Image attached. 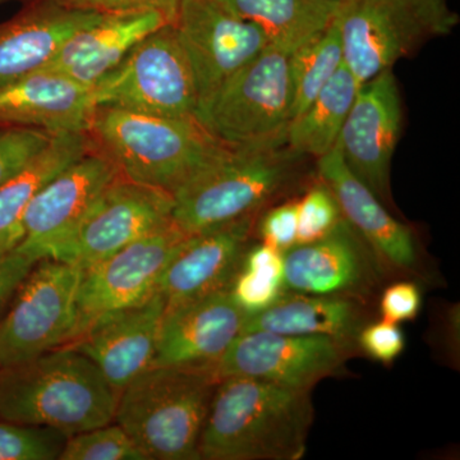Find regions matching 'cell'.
Listing matches in <instances>:
<instances>
[{
	"instance_id": "cell-36",
	"label": "cell",
	"mask_w": 460,
	"mask_h": 460,
	"mask_svg": "<svg viewBox=\"0 0 460 460\" xmlns=\"http://www.w3.org/2000/svg\"><path fill=\"white\" fill-rule=\"evenodd\" d=\"M422 295L416 283L399 281L384 290L380 301L381 319L398 323L413 321L419 316Z\"/></svg>"
},
{
	"instance_id": "cell-17",
	"label": "cell",
	"mask_w": 460,
	"mask_h": 460,
	"mask_svg": "<svg viewBox=\"0 0 460 460\" xmlns=\"http://www.w3.org/2000/svg\"><path fill=\"white\" fill-rule=\"evenodd\" d=\"M248 314L230 290L165 305L153 366H213L241 334Z\"/></svg>"
},
{
	"instance_id": "cell-9",
	"label": "cell",
	"mask_w": 460,
	"mask_h": 460,
	"mask_svg": "<svg viewBox=\"0 0 460 460\" xmlns=\"http://www.w3.org/2000/svg\"><path fill=\"white\" fill-rule=\"evenodd\" d=\"M83 269L59 260L33 265L0 321V367L74 343Z\"/></svg>"
},
{
	"instance_id": "cell-20",
	"label": "cell",
	"mask_w": 460,
	"mask_h": 460,
	"mask_svg": "<svg viewBox=\"0 0 460 460\" xmlns=\"http://www.w3.org/2000/svg\"><path fill=\"white\" fill-rule=\"evenodd\" d=\"M320 181L334 193L341 215L378 261L396 270H413L417 247L413 232L390 215L381 199L345 164L337 147L317 159Z\"/></svg>"
},
{
	"instance_id": "cell-18",
	"label": "cell",
	"mask_w": 460,
	"mask_h": 460,
	"mask_svg": "<svg viewBox=\"0 0 460 460\" xmlns=\"http://www.w3.org/2000/svg\"><path fill=\"white\" fill-rule=\"evenodd\" d=\"M259 215L190 234L166 266L159 292L165 305L230 290L251 246Z\"/></svg>"
},
{
	"instance_id": "cell-4",
	"label": "cell",
	"mask_w": 460,
	"mask_h": 460,
	"mask_svg": "<svg viewBox=\"0 0 460 460\" xmlns=\"http://www.w3.org/2000/svg\"><path fill=\"white\" fill-rule=\"evenodd\" d=\"M217 383L214 365L151 366L119 393L114 422L148 460H199Z\"/></svg>"
},
{
	"instance_id": "cell-24",
	"label": "cell",
	"mask_w": 460,
	"mask_h": 460,
	"mask_svg": "<svg viewBox=\"0 0 460 460\" xmlns=\"http://www.w3.org/2000/svg\"><path fill=\"white\" fill-rule=\"evenodd\" d=\"M362 302L349 296L304 295L286 290L270 307L250 314L242 332L326 335L357 347V334L365 325Z\"/></svg>"
},
{
	"instance_id": "cell-15",
	"label": "cell",
	"mask_w": 460,
	"mask_h": 460,
	"mask_svg": "<svg viewBox=\"0 0 460 460\" xmlns=\"http://www.w3.org/2000/svg\"><path fill=\"white\" fill-rule=\"evenodd\" d=\"M401 91L393 68L359 86L339 135L345 164L380 199L390 196V166L401 137Z\"/></svg>"
},
{
	"instance_id": "cell-25",
	"label": "cell",
	"mask_w": 460,
	"mask_h": 460,
	"mask_svg": "<svg viewBox=\"0 0 460 460\" xmlns=\"http://www.w3.org/2000/svg\"><path fill=\"white\" fill-rule=\"evenodd\" d=\"M89 148L84 131L57 133L20 174L0 187V259L22 241V219L35 193Z\"/></svg>"
},
{
	"instance_id": "cell-13",
	"label": "cell",
	"mask_w": 460,
	"mask_h": 460,
	"mask_svg": "<svg viewBox=\"0 0 460 460\" xmlns=\"http://www.w3.org/2000/svg\"><path fill=\"white\" fill-rule=\"evenodd\" d=\"M113 163L90 146L44 184L27 206L18 252L33 261L57 259L102 190L119 175Z\"/></svg>"
},
{
	"instance_id": "cell-32",
	"label": "cell",
	"mask_w": 460,
	"mask_h": 460,
	"mask_svg": "<svg viewBox=\"0 0 460 460\" xmlns=\"http://www.w3.org/2000/svg\"><path fill=\"white\" fill-rule=\"evenodd\" d=\"M334 193L323 181L314 184L298 201L296 243L305 244L326 237L343 220Z\"/></svg>"
},
{
	"instance_id": "cell-29",
	"label": "cell",
	"mask_w": 460,
	"mask_h": 460,
	"mask_svg": "<svg viewBox=\"0 0 460 460\" xmlns=\"http://www.w3.org/2000/svg\"><path fill=\"white\" fill-rule=\"evenodd\" d=\"M284 292V253L265 243L248 247L241 270L230 287L239 307L248 316L261 313Z\"/></svg>"
},
{
	"instance_id": "cell-31",
	"label": "cell",
	"mask_w": 460,
	"mask_h": 460,
	"mask_svg": "<svg viewBox=\"0 0 460 460\" xmlns=\"http://www.w3.org/2000/svg\"><path fill=\"white\" fill-rule=\"evenodd\" d=\"M66 436L56 429L17 425L0 419V460H56Z\"/></svg>"
},
{
	"instance_id": "cell-11",
	"label": "cell",
	"mask_w": 460,
	"mask_h": 460,
	"mask_svg": "<svg viewBox=\"0 0 460 460\" xmlns=\"http://www.w3.org/2000/svg\"><path fill=\"white\" fill-rule=\"evenodd\" d=\"M356 345L326 335L242 332L214 365L217 378L255 377L292 389L313 390L343 368Z\"/></svg>"
},
{
	"instance_id": "cell-5",
	"label": "cell",
	"mask_w": 460,
	"mask_h": 460,
	"mask_svg": "<svg viewBox=\"0 0 460 460\" xmlns=\"http://www.w3.org/2000/svg\"><path fill=\"white\" fill-rule=\"evenodd\" d=\"M301 157L286 136L229 145L219 162L174 196L172 220L190 235L259 215L295 180Z\"/></svg>"
},
{
	"instance_id": "cell-33",
	"label": "cell",
	"mask_w": 460,
	"mask_h": 460,
	"mask_svg": "<svg viewBox=\"0 0 460 460\" xmlns=\"http://www.w3.org/2000/svg\"><path fill=\"white\" fill-rule=\"evenodd\" d=\"M57 133L25 127H0V187L20 174Z\"/></svg>"
},
{
	"instance_id": "cell-38",
	"label": "cell",
	"mask_w": 460,
	"mask_h": 460,
	"mask_svg": "<svg viewBox=\"0 0 460 460\" xmlns=\"http://www.w3.org/2000/svg\"><path fill=\"white\" fill-rule=\"evenodd\" d=\"M35 263L18 251L0 259V310L16 295Z\"/></svg>"
},
{
	"instance_id": "cell-19",
	"label": "cell",
	"mask_w": 460,
	"mask_h": 460,
	"mask_svg": "<svg viewBox=\"0 0 460 460\" xmlns=\"http://www.w3.org/2000/svg\"><path fill=\"white\" fill-rule=\"evenodd\" d=\"M165 299L157 292L147 301L93 323L71 347L95 363L119 394L154 365Z\"/></svg>"
},
{
	"instance_id": "cell-34",
	"label": "cell",
	"mask_w": 460,
	"mask_h": 460,
	"mask_svg": "<svg viewBox=\"0 0 460 460\" xmlns=\"http://www.w3.org/2000/svg\"><path fill=\"white\" fill-rule=\"evenodd\" d=\"M357 348L374 361L392 365L405 349V337L396 323L381 319L365 323L356 338Z\"/></svg>"
},
{
	"instance_id": "cell-39",
	"label": "cell",
	"mask_w": 460,
	"mask_h": 460,
	"mask_svg": "<svg viewBox=\"0 0 460 460\" xmlns=\"http://www.w3.org/2000/svg\"><path fill=\"white\" fill-rule=\"evenodd\" d=\"M18 2V3H26L27 0H0V5L7 4V3Z\"/></svg>"
},
{
	"instance_id": "cell-10",
	"label": "cell",
	"mask_w": 460,
	"mask_h": 460,
	"mask_svg": "<svg viewBox=\"0 0 460 460\" xmlns=\"http://www.w3.org/2000/svg\"><path fill=\"white\" fill-rule=\"evenodd\" d=\"M187 237L172 220L83 269L74 343L102 317L140 305L159 292L166 266Z\"/></svg>"
},
{
	"instance_id": "cell-12",
	"label": "cell",
	"mask_w": 460,
	"mask_h": 460,
	"mask_svg": "<svg viewBox=\"0 0 460 460\" xmlns=\"http://www.w3.org/2000/svg\"><path fill=\"white\" fill-rule=\"evenodd\" d=\"M172 210V195L119 174L53 260L87 268L171 223Z\"/></svg>"
},
{
	"instance_id": "cell-7",
	"label": "cell",
	"mask_w": 460,
	"mask_h": 460,
	"mask_svg": "<svg viewBox=\"0 0 460 460\" xmlns=\"http://www.w3.org/2000/svg\"><path fill=\"white\" fill-rule=\"evenodd\" d=\"M292 104L289 54L269 45L226 81L196 118L224 144H260L286 136Z\"/></svg>"
},
{
	"instance_id": "cell-6",
	"label": "cell",
	"mask_w": 460,
	"mask_h": 460,
	"mask_svg": "<svg viewBox=\"0 0 460 460\" xmlns=\"http://www.w3.org/2000/svg\"><path fill=\"white\" fill-rule=\"evenodd\" d=\"M335 20L344 65L361 84L459 25L447 0H347Z\"/></svg>"
},
{
	"instance_id": "cell-37",
	"label": "cell",
	"mask_w": 460,
	"mask_h": 460,
	"mask_svg": "<svg viewBox=\"0 0 460 460\" xmlns=\"http://www.w3.org/2000/svg\"><path fill=\"white\" fill-rule=\"evenodd\" d=\"M63 7L93 13L117 12L159 11L174 21L181 0H56Z\"/></svg>"
},
{
	"instance_id": "cell-21",
	"label": "cell",
	"mask_w": 460,
	"mask_h": 460,
	"mask_svg": "<svg viewBox=\"0 0 460 460\" xmlns=\"http://www.w3.org/2000/svg\"><path fill=\"white\" fill-rule=\"evenodd\" d=\"M169 23L172 18L159 11L102 14L95 22L72 33L44 68L93 90L137 42Z\"/></svg>"
},
{
	"instance_id": "cell-30",
	"label": "cell",
	"mask_w": 460,
	"mask_h": 460,
	"mask_svg": "<svg viewBox=\"0 0 460 460\" xmlns=\"http://www.w3.org/2000/svg\"><path fill=\"white\" fill-rule=\"evenodd\" d=\"M60 460H148L117 422L66 438Z\"/></svg>"
},
{
	"instance_id": "cell-26",
	"label": "cell",
	"mask_w": 460,
	"mask_h": 460,
	"mask_svg": "<svg viewBox=\"0 0 460 460\" xmlns=\"http://www.w3.org/2000/svg\"><path fill=\"white\" fill-rule=\"evenodd\" d=\"M259 27L272 47L292 54L332 22L339 0H219Z\"/></svg>"
},
{
	"instance_id": "cell-28",
	"label": "cell",
	"mask_w": 460,
	"mask_h": 460,
	"mask_svg": "<svg viewBox=\"0 0 460 460\" xmlns=\"http://www.w3.org/2000/svg\"><path fill=\"white\" fill-rule=\"evenodd\" d=\"M343 65V41L334 17L323 31L289 54L292 119L307 108Z\"/></svg>"
},
{
	"instance_id": "cell-40",
	"label": "cell",
	"mask_w": 460,
	"mask_h": 460,
	"mask_svg": "<svg viewBox=\"0 0 460 460\" xmlns=\"http://www.w3.org/2000/svg\"><path fill=\"white\" fill-rule=\"evenodd\" d=\"M339 2H347V0H339Z\"/></svg>"
},
{
	"instance_id": "cell-3",
	"label": "cell",
	"mask_w": 460,
	"mask_h": 460,
	"mask_svg": "<svg viewBox=\"0 0 460 460\" xmlns=\"http://www.w3.org/2000/svg\"><path fill=\"white\" fill-rule=\"evenodd\" d=\"M119 394L71 345L0 367V419L72 436L114 422Z\"/></svg>"
},
{
	"instance_id": "cell-1",
	"label": "cell",
	"mask_w": 460,
	"mask_h": 460,
	"mask_svg": "<svg viewBox=\"0 0 460 460\" xmlns=\"http://www.w3.org/2000/svg\"><path fill=\"white\" fill-rule=\"evenodd\" d=\"M84 133L90 146L124 178L172 198L229 148L196 117H162L109 105L93 107Z\"/></svg>"
},
{
	"instance_id": "cell-23",
	"label": "cell",
	"mask_w": 460,
	"mask_h": 460,
	"mask_svg": "<svg viewBox=\"0 0 460 460\" xmlns=\"http://www.w3.org/2000/svg\"><path fill=\"white\" fill-rule=\"evenodd\" d=\"M102 16L63 7L56 0H27L0 22V86L44 68L63 42Z\"/></svg>"
},
{
	"instance_id": "cell-27",
	"label": "cell",
	"mask_w": 460,
	"mask_h": 460,
	"mask_svg": "<svg viewBox=\"0 0 460 460\" xmlns=\"http://www.w3.org/2000/svg\"><path fill=\"white\" fill-rule=\"evenodd\" d=\"M359 81L343 65L323 90L288 124V147L301 156L316 159L337 145L339 135L358 93Z\"/></svg>"
},
{
	"instance_id": "cell-2",
	"label": "cell",
	"mask_w": 460,
	"mask_h": 460,
	"mask_svg": "<svg viewBox=\"0 0 460 460\" xmlns=\"http://www.w3.org/2000/svg\"><path fill=\"white\" fill-rule=\"evenodd\" d=\"M314 422L311 390L220 378L199 436L205 460H299Z\"/></svg>"
},
{
	"instance_id": "cell-14",
	"label": "cell",
	"mask_w": 460,
	"mask_h": 460,
	"mask_svg": "<svg viewBox=\"0 0 460 460\" xmlns=\"http://www.w3.org/2000/svg\"><path fill=\"white\" fill-rule=\"evenodd\" d=\"M172 26L192 66L198 109L270 45L259 27L219 0H181Z\"/></svg>"
},
{
	"instance_id": "cell-35",
	"label": "cell",
	"mask_w": 460,
	"mask_h": 460,
	"mask_svg": "<svg viewBox=\"0 0 460 460\" xmlns=\"http://www.w3.org/2000/svg\"><path fill=\"white\" fill-rule=\"evenodd\" d=\"M255 230L260 233L262 243L286 253L296 243L298 201L284 202L270 208L263 214L260 224L256 223Z\"/></svg>"
},
{
	"instance_id": "cell-8",
	"label": "cell",
	"mask_w": 460,
	"mask_h": 460,
	"mask_svg": "<svg viewBox=\"0 0 460 460\" xmlns=\"http://www.w3.org/2000/svg\"><path fill=\"white\" fill-rule=\"evenodd\" d=\"M93 105L162 117H196L198 87L172 23L136 44L91 90Z\"/></svg>"
},
{
	"instance_id": "cell-22",
	"label": "cell",
	"mask_w": 460,
	"mask_h": 460,
	"mask_svg": "<svg viewBox=\"0 0 460 460\" xmlns=\"http://www.w3.org/2000/svg\"><path fill=\"white\" fill-rule=\"evenodd\" d=\"M93 107L90 89L51 69L41 68L0 86V127L84 131Z\"/></svg>"
},
{
	"instance_id": "cell-16",
	"label": "cell",
	"mask_w": 460,
	"mask_h": 460,
	"mask_svg": "<svg viewBox=\"0 0 460 460\" xmlns=\"http://www.w3.org/2000/svg\"><path fill=\"white\" fill-rule=\"evenodd\" d=\"M380 261L343 219L326 237L284 253L286 290L363 301L380 280Z\"/></svg>"
}]
</instances>
